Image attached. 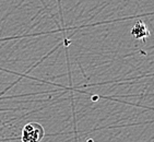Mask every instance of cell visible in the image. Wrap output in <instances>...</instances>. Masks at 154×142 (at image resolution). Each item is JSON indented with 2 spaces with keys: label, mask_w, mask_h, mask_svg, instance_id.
Here are the masks:
<instances>
[{
  "label": "cell",
  "mask_w": 154,
  "mask_h": 142,
  "mask_svg": "<svg viewBox=\"0 0 154 142\" xmlns=\"http://www.w3.org/2000/svg\"><path fill=\"white\" fill-rule=\"evenodd\" d=\"M45 136L43 126L38 122H29L22 129V142H41Z\"/></svg>",
  "instance_id": "6da1fadb"
},
{
  "label": "cell",
  "mask_w": 154,
  "mask_h": 142,
  "mask_svg": "<svg viewBox=\"0 0 154 142\" xmlns=\"http://www.w3.org/2000/svg\"><path fill=\"white\" fill-rule=\"evenodd\" d=\"M130 33L136 39H142V41H145V39H148L150 36V30L148 25L142 21H137L131 29Z\"/></svg>",
  "instance_id": "7a4b0ae2"
}]
</instances>
